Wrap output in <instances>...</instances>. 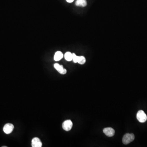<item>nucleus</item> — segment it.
Segmentation results:
<instances>
[{"instance_id":"nucleus-8","label":"nucleus","mask_w":147,"mask_h":147,"mask_svg":"<svg viewBox=\"0 0 147 147\" xmlns=\"http://www.w3.org/2000/svg\"><path fill=\"white\" fill-rule=\"evenodd\" d=\"M63 57V53L60 51H57L55 53L54 56V60L55 61H59Z\"/></svg>"},{"instance_id":"nucleus-13","label":"nucleus","mask_w":147,"mask_h":147,"mask_svg":"<svg viewBox=\"0 0 147 147\" xmlns=\"http://www.w3.org/2000/svg\"><path fill=\"white\" fill-rule=\"evenodd\" d=\"M66 1L68 3H71L74 1V0H66Z\"/></svg>"},{"instance_id":"nucleus-10","label":"nucleus","mask_w":147,"mask_h":147,"mask_svg":"<svg viewBox=\"0 0 147 147\" xmlns=\"http://www.w3.org/2000/svg\"><path fill=\"white\" fill-rule=\"evenodd\" d=\"M65 58L67 61H70L72 60L73 55L70 52H67L65 53L64 55Z\"/></svg>"},{"instance_id":"nucleus-3","label":"nucleus","mask_w":147,"mask_h":147,"mask_svg":"<svg viewBox=\"0 0 147 147\" xmlns=\"http://www.w3.org/2000/svg\"><path fill=\"white\" fill-rule=\"evenodd\" d=\"M72 126V122L70 120H67L65 121L62 125L63 129L66 131H69L71 130Z\"/></svg>"},{"instance_id":"nucleus-6","label":"nucleus","mask_w":147,"mask_h":147,"mask_svg":"<svg viewBox=\"0 0 147 147\" xmlns=\"http://www.w3.org/2000/svg\"><path fill=\"white\" fill-rule=\"evenodd\" d=\"M103 132L107 136L109 137L113 136L115 134V131L111 127L105 128L103 129Z\"/></svg>"},{"instance_id":"nucleus-11","label":"nucleus","mask_w":147,"mask_h":147,"mask_svg":"<svg viewBox=\"0 0 147 147\" xmlns=\"http://www.w3.org/2000/svg\"><path fill=\"white\" fill-rule=\"evenodd\" d=\"M86 62V59L85 57L83 56H79L78 63L81 65H83Z\"/></svg>"},{"instance_id":"nucleus-2","label":"nucleus","mask_w":147,"mask_h":147,"mask_svg":"<svg viewBox=\"0 0 147 147\" xmlns=\"http://www.w3.org/2000/svg\"><path fill=\"white\" fill-rule=\"evenodd\" d=\"M136 118L140 123H144L147 120V116L143 110H140L136 114Z\"/></svg>"},{"instance_id":"nucleus-7","label":"nucleus","mask_w":147,"mask_h":147,"mask_svg":"<svg viewBox=\"0 0 147 147\" xmlns=\"http://www.w3.org/2000/svg\"><path fill=\"white\" fill-rule=\"evenodd\" d=\"M32 147H41L42 143L39 138L35 137L32 140Z\"/></svg>"},{"instance_id":"nucleus-4","label":"nucleus","mask_w":147,"mask_h":147,"mask_svg":"<svg viewBox=\"0 0 147 147\" xmlns=\"http://www.w3.org/2000/svg\"><path fill=\"white\" fill-rule=\"evenodd\" d=\"M14 129V126L13 124L11 123H7L4 126L3 130L5 133L8 134L12 132V131H13Z\"/></svg>"},{"instance_id":"nucleus-12","label":"nucleus","mask_w":147,"mask_h":147,"mask_svg":"<svg viewBox=\"0 0 147 147\" xmlns=\"http://www.w3.org/2000/svg\"><path fill=\"white\" fill-rule=\"evenodd\" d=\"M73 58L72 60L75 63H78V59H79V56H77L76 54L75 53L72 54Z\"/></svg>"},{"instance_id":"nucleus-1","label":"nucleus","mask_w":147,"mask_h":147,"mask_svg":"<svg viewBox=\"0 0 147 147\" xmlns=\"http://www.w3.org/2000/svg\"><path fill=\"white\" fill-rule=\"evenodd\" d=\"M135 136L133 134H130V133H127L123 136L122 141L123 143L127 145L128 144L133 141L134 139Z\"/></svg>"},{"instance_id":"nucleus-5","label":"nucleus","mask_w":147,"mask_h":147,"mask_svg":"<svg viewBox=\"0 0 147 147\" xmlns=\"http://www.w3.org/2000/svg\"><path fill=\"white\" fill-rule=\"evenodd\" d=\"M54 66L57 71L60 74L65 75L67 73V70L63 68V65H59L58 63H55L54 64Z\"/></svg>"},{"instance_id":"nucleus-9","label":"nucleus","mask_w":147,"mask_h":147,"mask_svg":"<svg viewBox=\"0 0 147 147\" xmlns=\"http://www.w3.org/2000/svg\"><path fill=\"white\" fill-rule=\"evenodd\" d=\"M75 5L79 7H85L87 6V2L86 0H77Z\"/></svg>"}]
</instances>
